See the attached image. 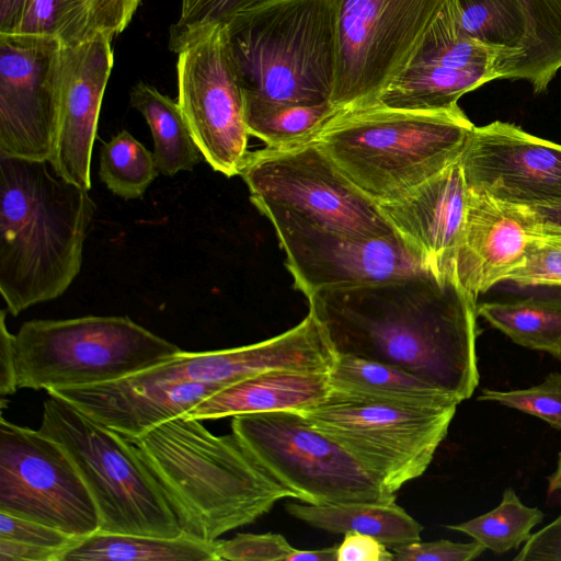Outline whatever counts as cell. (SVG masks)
I'll return each mask as SVG.
<instances>
[{
    "label": "cell",
    "instance_id": "obj_1",
    "mask_svg": "<svg viewBox=\"0 0 561 561\" xmlns=\"http://www.w3.org/2000/svg\"><path fill=\"white\" fill-rule=\"evenodd\" d=\"M306 297L335 355L393 366L462 401L479 385L477 297L455 275L426 270Z\"/></svg>",
    "mask_w": 561,
    "mask_h": 561
},
{
    "label": "cell",
    "instance_id": "obj_2",
    "mask_svg": "<svg viewBox=\"0 0 561 561\" xmlns=\"http://www.w3.org/2000/svg\"><path fill=\"white\" fill-rule=\"evenodd\" d=\"M48 160L0 154V294L16 317L79 275L96 205Z\"/></svg>",
    "mask_w": 561,
    "mask_h": 561
},
{
    "label": "cell",
    "instance_id": "obj_3",
    "mask_svg": "<svg viewBox=\"0 0 561 561\" xmlns=\"http://www.w3.org/2000/svg\"><path fill=\"white\" fill-rule=\"evenodd\" d=\"M136 448L183 531L214 541L255 522L291 492L272 478L231 432L215 435L183 414L136 437Z\"/></svg>",
    "mask_w": 561,
    "mask_h": 561
},
{
    "label": "cell",
    "instance_id": "obj_4",
    "mask_svg": "<svg viewBox=\"0 0 561 561\" xmlns=\"http://www.w3.org/2000/svg\"><path fill=\"white\" fill-rule=\"evenodd\" d=\"M473 128L459 106L407 111L375 104L341 111L314 140L352 183L382 204L457 161Z\"/></svg>",
    "mask_w": 561,
    "mask_h": 561
},
{
    "label": "cell",
    "instance_id": "obj_5",
    "mask_svg": "<svg viewBox=\"0 0 561 561\" xmlns=\"http://www.w3.org/2000/svg\"><path fill=\"white\" fill-rule=\"evenodd\" d=\"M221 26L243 99L330 101L336 67L331 0H274L239 12Z\"/></svg>",
    "mask_w": 561,
    "mask_h": 561
},
{
    "label": "cell",
    "instance_id": "obj_6",
    "mask_svg": "<svg viewBox=\"0 0 561 561\" xmlns=\"http://www.w3.org/2000/svg\"><path fill=\"white\" fill-rule=\"evenodd\" d=\"M14 346L19 389L46 391L118 380L182 351L126 316L26 321Z\"/></svg>",
    "mask_w": 561,
    "mask_h": 561
},
{
    "label": "cell",
    "instance_id": "obj_7",
    "mask_svg": "<svg viewBox=\"0 0 561 561\" xmlns=\"http://www.w3.org/2000/svg\"><path fill=\"white\" fill-rule=\"evenodd\" d=\"M39 432L56 440L82 477L105 533L176 537L180 522L134 445L68 401L48 394Z\"/></svg>",
    "mask_w": 561,
    "mask_h": 561
},
{
    "label": "cell",
    "instance_id": "obj_8",
    "mask_svg": "<svg viewBox=\"0 0 561 561\" xmlns=\"http://www.w3.org/2000/svg\"><path fill=\"white\" fill-rule=\"evenodd\" d=\"M240 175L273 225L374 238L398 233L379 204L336 167L316 140L249 152Z\"/></svg>",
    "mask_w": 561,
    "mask_h": 561
},
{
    "label": "cell",
    "instance_id": "obj_9",
    "mask_svg": "<svg viewBox=\"0 0 561 561\" xmlns=\"http://www.w3.org/2000/svg\"><path fill=\"white\" fill-rule=\"evenodd\" d=\"M231 430L264 470L304 503L396 500V493L299 411L236 415Z\"/></svg>",
    "mask_w": 561,
    "mask_h": 561
},
{
    "label": "cell",
    "instance_id": "obj_10",
    "mask_svg": "<svg viewBox=\"0 0 561 561\" xmlns=\"http://www.w3.org/2000/svg\"><path fill=\"white\" fill-rule=\"evenodd\" d=\"M457 405L330 393L324 402L299 412L396 493L426 471L448 433Z\"/></svg>",
    "mask_w": 561,
    "mask_h": 561
},
{
    "label": "cell",
    "instance_id": "obj_11",
    "mask_svg": "<svg viewBox=\"0 0 561 561\" xmlns=\"http://www.w3.org/2000/svg\"><path fill=\"white\" fill-rule=\"evenodd\" d=\"M447 0H331L336 67L330 102L377 104L404 70Z\"/></svg>",
    "mask_w": 561,
    "mask_h": 561
},
{
    "label": "cell",
    "instance_id": "obj_12",
    "mask_svg": "<svg viewBox=\"0 0 561 561\" xmlns=\"http://www.w3.org/2000/svg\"><path fill=\"white\" fill-rule=\"evenodd\" d=\"M169 45L178 54V103L203 158L226 176L240 174L250 134L221 24L170 36Z\"/></svg>",
    "mask_w": 561,
    "mask_h": 561
},
{
    "label": "cell",
    "instance_id": "obj_13",
    "mask_svg": "<svg viewBox=\"0 0 561 561\" xmlns=\"http://www.w3.org/2000/svg\"><path fill=\"white\" fill-rule=\"evenodd\" d=\"M0 512L75 537L100 530L96 505L66 450L39 430L0 419Z\"/></svg>",
    "mask_w": 561,
    "mask_h": 561
},
{
    "label": "cell",
    "instance_id": "obj_14",
    "mask_svg": "<svg viewBox=\"0 0 561 561\" xmlns=\"http://www.w3.org/2000/svg\"><path fill=\"white\" fill-rule=\"evenodd\" d=\"M520 51L483 44L461 30L457 0H447L404 70L377 104L407 111L455 108L466 93L503 79Z\"/></svg>",
    "mask_w": 561,
    "mask_h": 561
},
{
    "label": "cell",
    "instance_id": "obj_15",
    "mask_svg": "<svg viewBox=\"0 0 561 561\" xmlns=\"http://www.w3.org/2000/svg\"><path fill=\"white\" fill-rule=\"evenodd\" d=\"M61 48L55 37L0 33V154L49 160L58 125Z\"/></svg>",
    "mask_w": 561,
    "mask_h": 561
},
{
    "label": "cell",
    "instance_id": "obj_16",
    "mask_svg": "<svg viewBox=\"0 0 561 561\" xmlns=\"http://www.w3.org/2000/svg\"><path fill=\"white\" fill-rule=\"evenodd\" d=\"M273 226L295 286L305 295L398 279L430 270L423 256L399 233L364 238L310 227Z\"/></svg>",
    "mask_w": 561,
    "mask_h": 561
},
{
    "label": "cell",
    "instance_id": "obj_17",
    "mask_svg": "<svg viewBox=\"0 0 561 561\" xmlns=\"http://www.w3.org/2000/svg\"><path fill=\"white\" fill-rule=\"evenodd\" d=\"M459 162L470 191L528 208L561 205V145L514 124L474 126Z\"/></svg>",
    "mask_w": 561,
    "mask_h": 561
},
{
    "label": "cell",
    "instance_id": "obj_18",
    "mask_svg": "<svg viewBox=\"0 0 561 561\" xmlns=\"http://www.w3.org/2000/svg\"><path fill=\"white\" fill-rule=\"evenodd\" d=\"M112 37L98 32L64 46L57 134L49 162L69 182L91 188V158L106 84L114 65Z\"/></svg>",
    "mask_w": 561,
    "mask_h": 561
},
{
    "label": "cell",
    "instance_id": "obj_19",
    "mask_svg": "<svg viewBox=\"0 0 561 561\" xmlns=\"http://www.w3.org/2000/svg\"><path fill=\"white\" fill-rule=\"evenodd\" d=\"M539 232L533 209L469 190L465 227L454 261L456 278L478 298L523 264Z\"/></svg>",
    "mask_w": 561,
    "mask_h": 561
},
{
    "label": "cell",
    "instance_id": "obj_20",
    "mask_svg": "<svg viewBox=\"0 0 561 561\" xmlns=\"http://www.w3.org/2000/svg\"><path fill=\"white\" fill-rule=\"evenodd\" d=\"M468 202L469 188L458 159L402 198L379 206L426 266L444 276L455 275Z\"/></svg>",
    "mask_w": 561,
    "mask_h": 561
},
{
    "label": "cell",
    "instance_id": "obj_21",
    "mask_svg": "<svg viewBox=\"0 0 561 561\" xmlns=\"http://www.w3.org/2000/svg\"><path fill=\"white\" fill-rule=\"evenodd\" d=\"M330 392L328 373L272 369L218 390L185 415L204 421L240 414L301 411L324 402Z\"/></svg>",
    "mask_w": 561,
    "mask_h": 561
},
{
    "label": "cell",
    "instance_id": "obj_22",
    "mask_svg": "<svg viewBox=\"0 0 561 561\" xmlns=\"http://www.w3.org/2000/svg\"><path fill=\"white\" fill-rule=\"evenodd\" d=\"M286 511L305 524L331 534L359 533L377 538L389 549L421 540L423 526L396 501L348 502L329 505L287 503Z\"/></svg>",
    "mask_w": 561,
    "mask_h": 561
},
{
    "label": "cell",
    "instance_id": "obj_23",
    "mask_svg": "<svg viewBox=\"0 0 561 561\" xmlns=\"http://www.w3.org/2000/svg\"><path fill=\"white\" fill-rule=\"evenodd\" d=\"M328 375L330 393L339 396L411 404L462 402L410 373L355 356L335 355Z\"/></svg>",
    "mask_w": 561,
    "mask_h": 561
},
{
    "label": "cell",
    "instance_id": "obj_24",
    "mask_svg": "<svg viewBox=\"0 0 561 561\" xmlns=\"http://www.w3.org/2000/svg\"><path fill=\"white\" fill-rule=\"evenodd\" d=\"M542 288L522 298L480 304L477 313L514 343L561 362V286Z\"/></svg>",
    "mask_w": 561,
    "mask_h": 561
},
{
    "label": "cell",
    "instance_id": "obj_25",
    "mask_svg": "<svg viewBox=\"0 0 561 561\" xmlns=\"http://www.w3.org/2000/svg\"><path fill=\"white\" fill-rule=\"evenodd\" d=\"M218 540L98 530L66 550L61 561H218Z\"/></svg>",
    "mask_w": 561,
    "mask_h": 561
},
{
    "label": "cell",
    "instance_id": "obj_26",
    "mask_svg": "<svg viewBox=\"0 0 561 561\" xmlns=\"http://www.w3.org/2000/svg\"><path fill=\"white\" fill-rule=\"evenodd\" d=\"M130 105L144 116L151 130L159 173L172 176L199 163L203 156L178 102L140 81L131 88Z\"/></svg>",
    "mask_w": 561,
    "mask_h": 561
},
{
    "label": "cell",
    "instance_id": "obj_27",
    "mask_svg": "<svg viewBox=\"0 0 561 561\" xmlns=\"http://www.w3.org/2000/svg\"><path fill=\"white\" fill-rule=\"evenodd\" d=\"M249 134L267 147H289L313 140L342 110L330 101L319 104H290L243 99Z\"/></svg>",
    "mask_w": 561,
    "mask_h": 561
},
{
    "label": "cell",
    "instance_id": "obj_28",
    "mask_svg": "<svg viewBox=\"0 0 561 561\" xmlns=\"http://www.w3.org/2000/svg\"><path fill=\"white\" fill-rule=\"evenodd\" d=\"M528 39L506 79L525 80L543 92L561 69V0H520Z\"/></svg>",
    "mask_w": 561,
    "mask_h": 561
},
{
    "label": "cell",
    "instance_id": "obj_29",
    "mask_svg": "<svg viewBox=\"0 0 561 561\" xmlns=\"http://www.w3.org/2000/svg\"><path fill=\"white\" fill-rule=\"evenodd\" d=\"M545 517L538 507L526 506L514 489L507 488L500 504L490 512L446 528L460 531L495 554L517 549L531 536V529Z\"/></svg>",
    "mask_w": 561,
    "mask_h": 561
},
{
    "label": "cell",
    "instance_id": "obj_30",
    "mask_svg": "<svg viewBox=\"0 0 561 561\" xmlns=\"http://www.w3.org/2000/svg\"><path fill=\"white\" fill-rule=\"evenodd\" d=\"M457 2L461 30L467 36L490 46L517 49L522 55L528 39V21L520 0Z\"/></svg>",
    "mask_w": 561,
    "mask_h": 561
},
{
    "label": "cell",
    "instance_id": "obj_31",
    "mask_svg": "<svg viewBox=\"0 0 561 561\" xmlns=\"http://www.w3.org/2000/svg\"><path fill=\"white\" fill-rule=\"evenodd\" d=\"M158 174L153 152L127 130L119 131L101 148V181L123 199L141 197Z\"/></svg>",
    "mask_w": 561,
    "mask_h": 561
},
{
    "label": "cell",
    "instance_id": "obj_32",
    "mask_svg": "<svg viewBox=\"0 0 561 561\" xmlns=\"http://www.w3.org/2000/svg\"><path fill=\"white\" fill-rule=\"evenodd\" d=\"M93 0H27L14 33L57 38L64 46L80 44L95 33Z\"/></svg>",
    "mask_w": 561,
    "mask_h": 561
},
{
    "label": "cell",
    "instance_id": "obj_33",
    "mask_svg": "<svg viewBox=\"0 0 561 561\" xmlns=\"http://www.w3.org/2000/svg\"><path fill=\"white\" fill-rule=\"evenodd\" d=\"M477 400L496 402L534 415L561 431V373H549L541 383L526 389L500 391L483 388Z\"/></svg>",
    "mask_w": 561,
    "mask_h": 561
},
{
    "label": "cell",
    "instance_id": "obj_34",
    "mask_svg": "<svg viewBox=\"0 0 561 561\" xmlns=\"http://www.w3.org/2000/svg\"><path fill=\"white\" fill-rule=\"evenodd\" d=\"M506 280L526 288L561 286V232L540 228L523 264Z\"/></svg>",
    "mask_w": 561,
    "mask_h": 561
},
{
    "label": "cell",
    "instance_id": "obj_35",
    "mask_svg": "<svg viewBox=\"0 0 561 561\" xmlns=\"http://www.w3.org/2000/svg\"><path fill=\"white\" fill-rule=\"evenodd\" d=\"M296 548L279 534H239L218 540L219 560L288 561Z\"/></svg>",
    "mask_w": 561,
    "mask_h": 561
},
{
    "label": "cell",
    "instance_id": "obj_36",
    "mask_svg": "<svg viewBox=\"0 0 561 561\" xmlns=\"http://www.w3.org/2000/svg\"><path fill=\"white\" fill-rule=\"evenodd\" d=\"M0 538L58 549L64 553L82 539L57 528L4 512H0Z\"/></svg>",
    "mask_w": 561,
    "mask_h": 561
},
{
    "label": "cell",
    "instance_id": "obj_37",
    "mask_svg": "<svg viewBox=\"0 0 561 561\" xmlns=\"http://www.w3.org/2000/svg\"><path fill=\"white\" fill-rule=\"evenodd\" d=\"M485 550L476 540L462 543L447 539L415 541L391 548L394 561H470L479 558Z\"/></svg>",
    "mask_w": 561,
    "mask_h": 561
},
{
    "label": "cell",
    "instance_id": "obj_38",
    "mask_svg": "<svg viewBox=\"0 0 561 561\" xmlns=\"http://www.w3.org/2000/svg\"><path fill=\"white\" fill-rule=\"evenodd\" d=\"M274 0H203L184 20L176 21L170 36L188 30L222 24L234 14Z\"/></svg>",
    "mask_w": 561,
    "mask_h": 561
},
{
    "label": "cell",
    "instance_id": "obj_39",
    "mask_svg": "<svg viewBox=\"0 0 561 561\" xmlns=\"http://www.w3.org/2000/svg\"><path fill=\"white\" fill-rule=\"evenodd\" d=\"M142 0H93L92 22L96 32L114 38L130 23Z\"/></svg>",
    "mask_w": 561,
    "mask_h": 561
},
{
    "label": "cell",
    "instance_id": "obj_40",
    "mask_svg": "<svg viewBox=\"0 0 561 561\" xmlns=\"http://www.w3.org/2000/svg\"><path fill=\"white\" fill-rule=\"evenodd\" d=\"M514 561H561V516L531 534Z\"/></svg>",
    "mask_w": 561,
    "mask_h": 561
},
{
    "label": "cell",
    "instance_id": "obj_41",
    "mask_svg": "<svg viewBox=\"0 0 561 561\" xmlns=\"http://www.w3.org/2000/svg\"><path fill=\"white\" fill-rule=\"evenodd\" d=\"M336 561H393V553L377 538L350 531L337 546Z\"/></svg>",
    "mask_w": 561,
    "mask_h": 561
},
{
    "label": "cell",
    "instance_id": "obj_42",
    "mask_svg": "<svg viewBox=\"0 0 561 561\" xmlns=\"http://www.w3.org/2000/svg\"><path fill=\"white\" fill-rule=\"evenodd\" d=\"M7 309L0 316V394H14L18 390L14 336L5 324Z\"/></svg>",
    "mask_w": 561,
    "mask_h": 561
},
{
    "label": "cell",
    "instance_id": "obj_43",
    "mask_svg": "<svg viewBox=\"0 0 561 561\" xmlns=\"http://www.w3.org/2000/svg\"><path fill=\"white\" fill-rule=\"evenodd\" d=\"M62 550L0 538V561H61Z\"/></svg>",
    "mask_w": 561,
    "mask_h": 561
},
{
    "label": "cell",
    "instance_id": "obj_44",
    "mask_svg": "<svg viewBox=\"0 0 561 561\" xmlns=\"http://www.w3.org/2000/svg\"><path fill=\"white\" fill-rule=\"evenodd\" d=\"M27 0H0V33H14Z\"/></svg>",
    "mask_w": 561,
    "mask_h": 561
},
{
    "label": "cell",
    "instance_id": "obj_45",
    "mask_svg": "<svg viewBox=\"0 0 561 561\" xmlns=\"http://www.w3.org/2000/svg\"><path fill=\"white\" fill-rule=\"evenodd\" d=\"M533 209L541 229L561 232V205L557 207L530 208Z\"/></svg>",
    "mask_w": 561,
    "mask_h": 561
},
{
    "label": "cell",
    "instance_id": "obj_46",
    "mask_svg": "<svg viewBox=\"0 0 561 561\" xmlns=\"http://www.w3.org/2000/svg\"><path fill=\"white\" fill-rule=\"evenodd\" d=\"M337 545L317 550H298L290 554L288 561H336Z\"/></svg>",
    "mask_w": 561,
    "mask_h": 561
},
{
    "label": "cell",
    "instance_id": "obj_47",
    "mask_svg": "<svg viewBox=\"0 0 561 561\" xmlns=\"http://www.w3.org/2000/svg\"><path fill=\"white\" fill-rule=\"evenodd\" d=\"M547 497L551 500L556 496L561 499V451L558 454L557 469L547 478Z\"/></svg>",
    "mask_w": 561,
    "mask_h": 561
},
{
    "label": "cell",
    "instance_id": "obj_48",
    "mask_svg": "<svg viewBox=\"0 0 561 561\" xmlns=\"http://www.w3.org/2000/svg\"><path fill=\"white\" fill-rule=\"evenodd\" d=\"M203 0H181L180 15L178 21L188 16Z\"/></svg>",
    "mask_w": 561,
    "mask_h": 561
}]
</instances>
